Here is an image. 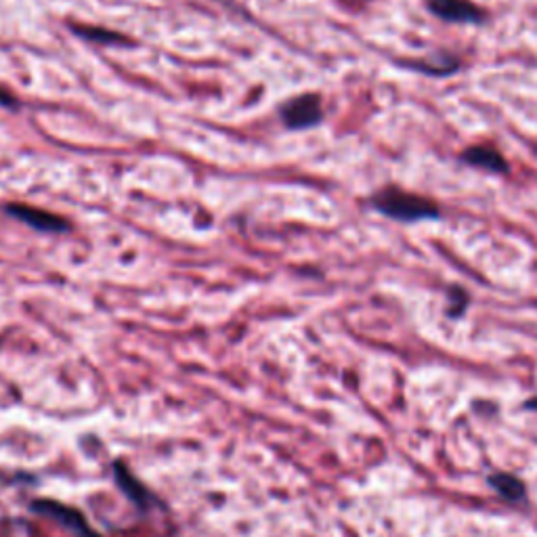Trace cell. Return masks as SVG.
<instances>
[{"label":"cell","mask_w":537,"mask_h":537,"mask_svg":"<svg viewBox=\"0 0 537 537\" xmlns=\"http://www.w3.org/2000/svg\"><path fill=\"white\" fill-rule=\"evenodd\" d=\"M525 409H537V397H533V399H529L525 403Z\"/></svg>","instance_id":"8fae6325"},{"label":"cell","mask_w":537,"mask_h":537,"mask_svg":"<svg viewBox=\"0 0 537 537\" xmlns=\"http://www.w3.org/2000/svg\"><path fill=\"white\" fill-rule=\"evenodd\" d=\"M406 67L414 69V72H422L426 76H439V78H445V76H452L453 72L460 69V59L453 55H434L428 57V59H418V61H403Z\"/></svg>","instance_id":"52a82bcc"},{"label":"cell","mask_w":537,"mask_h":537,"mask_svg":"<svg viewBox=\"0 0 537 537\" xmlns=\"http://www.w3.org/2000/svg\"><path fill=\"white\" fill-rule=\"evenodd\" d=\"M6 214H11L13 219L22 220V223L30 225L31 229L42 233H67L72 229V225L59 214H53L49 210H40V208L25 206V204H9L6 206Z\"/></svg>","instance_id":"277c9868"},{"label":"cell","mask_w":537,"mask_h":537,"mask_svg":"<svg viewBox=\"0 0 537 537\" xmlns=\"http://www.w3.org/2000/svg\"><path fill=\"white\" fill-rule=\"evenodd\" d=\"M351 3H363V0H351Z\"/></svg>","instance_id":"7c38bea8"},{"label":"cell","mask_w":537,"mask_h":537,"mask_svg":"<svg viewBox=\"0 0 537 537\" xmlns=\"http://www.w3.org/2000/svg\"><path fill=\"white\" fill-rule=\"evenodd\" d=\"M370 206L384 217L401 220V223H418V220L441 219V208L425 195L406 192L399 187H384L371 195Z\"/></svg>","instance_id":"6da1fadb"},{"label":"cell","mask_w":537,"mask_h":537,"mask_svg":"<svg viewBox=\"0 0 537 537\" xmlns=\"http://www.w3.org/2000/svg\"><path fill=\"white\" fill-rule=\"evenodd\" d=\"M469 307V294L464 290L453 288L450 292V318H460Z\"/></svg>","instance_id":"ba28073f"},{"label":"cell","mask_w":537,"mask_h":537,"mask_svg":"<svg viewBox=\"0 0 537 537\" xmlns=\"http://www.w3.org/2000/svg\"><path fill=\"white\" fill-rule=\"evenodd\" d=\"M282 122L292 130H305L318 126L324 120V107L318 93H305L290 99L282 107Z\"/></svg>","instance_id":"7a4b0ae2"},{"label":"cell","mask_w":537,"mask_h":537,"mask_svg":"<svg viewBox=\"0 0 537 537\" xmlns=\"http://www.w3.org/2000/svg\"><path fill=\"white\" fill-rule=\"evenodd\" d=\"M82 36H86V38H94V36H101L103 38V40H112L113 38V34L112 31H97V30H78Z\"/></svg>","instance_id":"30bf717a"},{"label":"cell","mask_w":537,"mask_h":537,"mask_svg":"<svg viewBox=\"0 0 537 537\" xmlns=\"http://www.w3.org/2000/svg\"><path fill=\"white\" fill-rule=\"evenodd\" d=\"M489 488L496 491L502 500L510 504H519L527 500V488L519 477L510 475V472H494L488 477Z\"/></svg>","instance_id":"8992f818"},{"label":"cell","mask_w":537,"mask_h":537,"mask_svg":"<svg viewBox=\"0 0 537 537\" xmlns=\"http://www.w3.org/2000/svg\"><path fill=\"white\" fill-rule=\"evenodd\" d=\"M428 11L447 23L479 25L485 22V11L470 0H426Z\"/></svg>","instance_id":"3957f363"},{"label":"cell","mask_w":537,"mask_h":537,"mask_svg":"<svg viewBox=\"0 0 537 537\" xmlns=\"http://www.w3.org/2000/svg\"><path fill=\"white\" fill-rule=\"evenodd\" d=\"M0 105L4 107H15L17 105V99L13 97L9 91H4V88H0Z\"/></svg>","instance_id":"9c48e42d"},{"label":"cell","mask_w":537,"mask_h":537,"mask_svg":"<svg viewBox=\"0 0 537 537\" xmlns=\"http://www.w3.org/2000/svg\"><path fill=\"white\" fill-rule=\"evenodd\" d=\"M460 160L464 164H470V166L488 170V173L494 175H504L508 173V162L500 151H497L494 145H470L462 151Z\"/></svg>","instance_id":"5b68a950"}]
</instances>
